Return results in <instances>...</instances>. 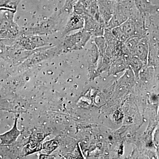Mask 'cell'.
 Instances as JSON below:
<instances>
[{
  "label": "cell",
  "instance_id": "obj_8",
  "mask_svg": "<svg viewBox=\"0 0 159 159\" xmlns=\"http://www.w3.org/2000/svg\"><path fill=\"white\" fill-rule=\"evenodd\" d=\"M84 20L83 16L72 13L66 25L63 34H66L71 31L82 30L84 27Z\"/></svg>",
  "mask_w": 159,
  "mask_h": 159
},
{
  "label": "cell",
  "instance_id": "obj_10",
  "mask_svg": "<svg viewBox=\"0 0 159 159\" xmlns=\"http://www.w3.org/2000/svg\"><path fill=\"white\" fill-rule=\"evenodd\" d=\"M20 44L23 48L27 50H32L38 47L44 45V40L37 36H29L23 38L20 41Z\"/></svg>",
  "mask_w": 159,
  "mask_h": 159
},
{
  "label": "cell",
  "instance_id": "obj_18",
  "mask_svg": "<svg viewBox=\"0 0 159 159\" xmlns=\"http://www.w3.org/2000/svg\"><path fill=\"white\" fill-rule=\"evenodd\" d=\"M46 135L42 133H35L32 134L30 137V141H34V142H41L45 138Z\"/></svg>",
  "mask_w": 159,
  "mask_h": 159
},
{
  "label": "cell",
  "instance_id": "obj_19",
  "mask_svg": "<svg viewBox=\"0 0 159 159\" xmlns=\"http://www.w3.org/2000/svg\"><path fill=\"white\" fill-rule=\"evenodd\" d=\"M54 157L52 156L51 155L41 154L39 155V159H54Z\"/></svg>",
  "mask_w": 159,
  "mask_h": 159
},
{
  "label": "cell",
  "instance_id": "obj_13",
  "mask_svg": "<svg viewBox=\"0 0 159 159\" xmlns=\"http://www.w3.org/2000/svg\"><path fill=\"white\" fill-rule=\"evenodd\" d=\"M140 37L133 36L129 38L125 42V44L127 47L131 56H135V51L137 44L139 42Z\"/></svg>",
  "mask_w": 159,
  "mask_h": 159
},
{
  "label": "cell",
  "instance_id": "obj_14",
  "mask_svg": "<svg viewBox=\"0 0 159 159\" xmlns=\"http://www.w3.org/2000/svg\"><path fill=\"white\" fill-rule=\"evenodd\" d=\"M58 146V143L57 140L52 139L43 143V149L47 154L51 155L57 149Z\"/></svg>",
  "mask_w": 159,
  "mask_h": 159
},
{
  "label": "cell",
  "instance_id": "obj_7",
  "mask_svg": "<svg viewBox=\"0 0 159 159\" xmlns=\"http://www.w3.org/2000/svg\"><path fill=\"white\" fill-rule=\"evenodd\" d=\"M18 118L16 117L13 126L10 130L0 134V146L11 145L16 142L19 137L22 134L23 131L20 130L17 127Z\"/></svg>",
  "mask_w": 159,
  "mask_h": 159
},
{
  "label": "cell",
  "instance_id": "obj_1",
  "mask_svg": "<svg viewBox=\"0 0 159 159\" xmlns=\"http://www.w3.org/2000/svg\"><path fill=\"white\" fill-rule=\"evenodd\" d=\"M138 12L133 0H119L115 2L113 14L105 29L111 30L120 25Z\"/></svg>",
  "mask_w": 159,
  "mask_h": 159
},
{
  "label": "cell",
  "instance_id": "obj_3",
  "mask_svg": "<svg viewBox=\"0 0 159 159\" xmlns=\"http://www.w3.org/2000/svg\"><path fill=\"white\" fill-rule=\"evenodd\" d=\"M18 27L13 21L11 15H7L0 19V39H9L16 37Z\"/></svg>",
  "mask_w": 159,
  "mask_h": 159
},
{
  "label": "cell",
  "instance_id": "obj_11",
  "mask_svg": "<svg viewBox=\"0 0 159 159\" xmlns=\"http://www.w3.org/2000/svg\"><path fill=\"white\" fill-rule=\"evenodd\" d=\"M121 30L127 37L137 36L136 27L134 20L131 17L126 20L125 22L119 25ZM138 37V36H137Z\"/></svg>",
  "mask_w": 159,
  "mask_h": 159
},
{
  "label": "cell",
  "instance_id": "obj_9",
  "mask_svg": "<svg viewBox=\"0 0 159 159\" xmlns=\"http://www.w3.org/2000/svg\"><path fill=\"white\" fill-rule=\"evenodd\" d=\"M148 53V38L147 36L141 37L136 47L135 56L139 57L142 62H146Z\"/></svg>",
  "mask_w": 159,
  "mask_h": 159
},
{
  "label": "cell",
  "instance_id": "obj_6",
  "mask_svg": "<svg viewBox=\"0 0 159 159\" xmlns=\"http://www.w3.org/2000/svg\"><path fill=\"white\" fill-rule=\"evenodd\" d=\"M97 6L100 17L106 26L113 14L115 2L111 0H97Z\"/></svg>",
  "mask_w": 159,
  "mask_h": 159
},
{
  "label": "cell",
  "instance_id": "obj_5",
  "mask_svg": "<svg viewBox=\"0 0 159 159\" xmlns=\"http://www.w3.org/2000/svg\"><path fill=\"white\" fill-rule=\"evenodd\" d=\"M135 6L139 13L143 17L159 14V6L154 5L150 0H133Z\"/></svg>",
  "mask_w": 159,
  "mask_h": 159
},
{
  "label": "cell",
  "instance_id": "obj_15",
  "mask_svg": "<svg viewBox=\"0 0 159 159\" xmlns=\"http://www.w3.org/2000/svg\"><path fill=\"white\" fill-rule=\"evenodd\" d=\"M94 42L97 46L99 55L102 56L105 53L106 43L105 39L103 36L95 37Z\"/></svg>",
  "mask_w": 159,
  "mask_h": 159
},
{
  "label": "cell",
  "instance_id": "obj_2",
  "mask_svg": "<svg viewBox=\"0 0 159 159\" xmlns=\"http://www.w3.org/2000/svg\"><path fill=\"white\" fill-rule=\"evenodd\" d=\"M92 36L90 33L84 29L74 34L68 35L65 38L63 41V50L64 52H67L82 50Z\"/></svg>",
  "mask_w": 159,
  "mask_h": 159
},
{
  "label": "cell",
  "instance_id": "obj_17",
  "mask_svg": "<svg viewBox=\"0 0 159 159\" xmlns=\"http://www.w3.org/2000/svg\"><path fill=\"white\" fill-rule=\"evenodd\" d=\"M78 0H66L65 4L63 8V10L69 13H72L73 7Z\"/></svg>",
  "mask_w": 159,
  "mask_h": 159
},
{
  "label": "cell",
  "instance_id": "obj_16",
  "mask_svg": "<svg viewBox=\"0 0 159 159\" xmlns=\"http://www.w3.org/2000/svg\"><path fill=\"white\" fill-rule=\"evenodd\" d=\"M111 31L113 34L114 37L119 41L125 43L128 38L123 33L119 26L115 27L111 29Z\"/></svg>",
  "mask_w": 159,
  "mask_h": 159
},
{
  "label": "cell",
  "instance_id": "obj_4",
  "mask_svg": "<svg viewBox=\"0 0 159 159\" xmlns=\"http://www.w3.org/2000/svg\"><path fill=\"white\" fill-rule=\"evenodd\" d=\"M83 17L84 20V30L90 33L92 36H103L105 29L104 25L99 23L87 13Z\"/></svg>",
  "mask_w": 159,
  "mask_h": 159
},
{
  "label": "cell",
  "instance_id": "obj_12",
  "mask_svg": "<svg viewBox=\"0 0 159 159\" xmlns=\"http://www.w3.org/2000/svg\"><path fill=\"white\" fill-rule=\"evenodd\" d=\"M43 149V144L41 142L30 141L23 148V156H27L40 151Z\"/></svg>",
  "mask_w": 159,
  "mask_h": 159
}]
</instances>
